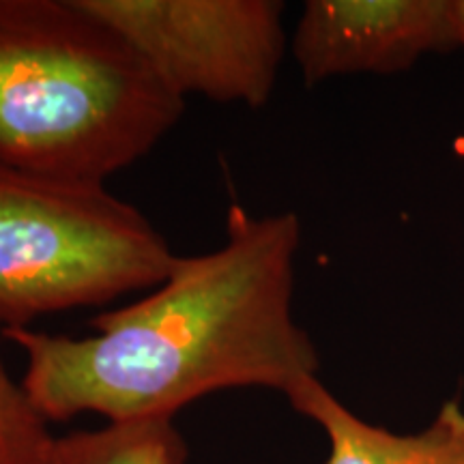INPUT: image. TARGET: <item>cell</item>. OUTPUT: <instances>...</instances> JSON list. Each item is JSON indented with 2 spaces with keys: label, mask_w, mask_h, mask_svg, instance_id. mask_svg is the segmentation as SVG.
Segmentation results:
<instances>
[{
  "label": "cell",
  "mask_w": 464,
  "mask_h": 464,
  "mask_svg": "<svg viewBox=\"0 0 464 464\" xmlns=\"http://www.w3.org/2000/svg\"><path fill=\"white\" fill-rule=\"evenodd\" d=\"M301 222L230 205L226 241L179 256L147 297L97 314L91 335L7 329L24 353L22 387L48 421L172 420L224 390L288 396L318 376V353L293 310Z\"/></svg>",
  "instance_id": "cell-1"
},
{
  "label": "cell",
  "mask_w": 464,
  "mask_h": 464,
  "mask_svg": "<svg viewBox=\"0 0 464 464\" xmlns=\"http://www.w3.org/2000/svg\"><path fill=\"white\" fill-rule=\"evenodd\" d=\"M183 112L84 0H0V164L106 183Z\"/></svg>",
  "instance_id": "cell-2"
},
{
  "label": "cell",
  "mask_w": 464,
  "mask_h": 464,
  "mask_svg": "<svg viewBox=\"0 0 464 464\" xmlns=\"http://www.w3.org/2000/svg\"><path fill=\"white\" fill-rule=\"evenodd\" d=\"M458 50L456 0H307L290 52L307 86L396 75Z\"/></svg>",
  "instance_id": "cell-5"
},
{
  "label": "cell",
  "mask_w": 464,
  "mask_h": 464,
  "mask_svg": "<svg viewBox=\"0 0 464 464\" xmlns=\"http://www.w3.org/2000/svg\"><path fill=\"white\" fill-rule=\"evenodd\" d=\"M188 445L172 420L108 421L54 437L39 464H185Z\"/></svg>",
  "instance_id": "cell-7"
},
{
  "label": "cell",
  "mask_w": 464,
  "mask_h": 464,
  "mask_svg": "<svg viewBox=\"0 0 464 464\" xmlns=\"http://www.w3.org/2000/svg\"><path fill=\"white\" fill-rule=\"evenodd\" d=\"M295 411L312 420L329 440L324 464H464V406L445 402L415 434H398L362 420L318 376L288 393Z\"/></svg>",
  "instance_id": "cell-6"
},
{
  "label": "cell",
  "mask_w": 464,
  "mask_h": 464,
  "mask_svg": "<svg viewBox=\"0 0 464 464\" xmlns=\"http://www.w3.org/2000/svg\"><path fill=\"white\" fill-rule=\"evenodd\" d=\"M155 78L185 100L263 108L276 91L286 33L280 0H84Z\"/></svg>",
  "instance_id": "cell-4"
},
{
  "label": "cell",
  "mask_w": 464,
  "mask_h": 464,
  "mask_svg": "<svg viewBox=\"0 0 464 464\" xmlns=\"http://www.w3.org/2000/svg\"><path fill=\"white\" fill-rule=\"evenodd\" d=\"M52 439L48 420L34 409L22 382L11 379L0 357V464H39Z\"/></svg>",
  "instance_id": "cell-8"
},
{
  "label": "cell",
  "mask_w": 464,
  "mask_h": 464,
  "mask_svg": "<svg viewBox=\"0 0 464 464\" xmlns=\"http://www.w3.org/2000/svg\"><path fill=\"white\" fill-rule=\"evenodd\" d=\"M458 15V50L464 52V0H456Z\"/></svg>",
  "instance_id": "cell-9"
},
{
  "label": "cell",
  "mask_w": 464,
  "mask_h": 464,
  "mask_svg": "<svg viewBox=\"0 0 464 464\" xmlns=\"http://www.w3.org/2000/svg\"><path fill=\"white\" fill-rule=\"evenodd\" d=\"M179 256L140 208L100 181L0 164V327L153 290Z\"/></svg>",
  "instance_id": "cell-3"
}]
</instances>
